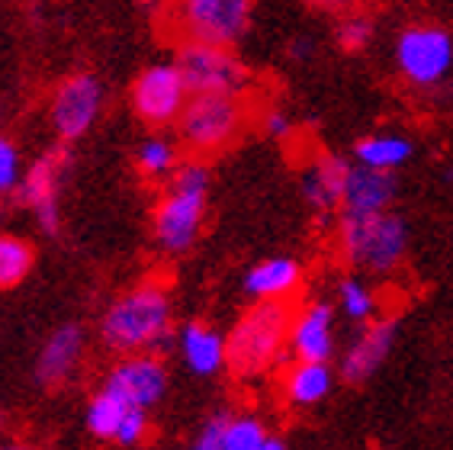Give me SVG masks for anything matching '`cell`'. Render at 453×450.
Returning <instances> with one entry per match:
<instances>
[{"label":"cell","instance_id":"cell-6","mask_svg":"<svg viewBox=\"0 0 453 450\" xmlns=\"http://www.w3.org/2000/svg\"><path fill=\"white\" fill-rule=\"evenodd\" d=\"M254 17V0H177L174 19L187 43H242Z\"/></svg>","mask_w":453,"mask_h":450},{"label":"cell","instance_id":"cell-24","mask_svg":"<svg viewBox=\"0 0 453 450\" xmlns=\"http://www.w3.org/2000/svg\"><path fill=\"white\" fill-rule=\"evenodd\" d=\"M33 270V248L19 235L0 232V290H13Z\"/></svg>","mask_w":453,"mask_h":450},{"label":"cell","instance_id":"cell-31","mask_svg":"<svg viewBox=\"0 0 453 450\" xmlns=\"http://www.w3.org/2000/svg\"><path fill=\"white\" fill-rule=\"evenodd\" d=\"M264 132L273 136V139H287L289 132H293V120L283 110H271L264 116Z\"/></svg>","mask_w":453,"mask_h":450},{"label":"cell","instance_id":"cell-30","mask_svg":"<svg viewBox=\"0 0 453 450\" xmlns=\"http://www.w3.org/2000/svg\"><path fill=\"white\" fill-rule=\"evenodd\" d=\"M228 415L226 412H219V415H212L210 422L203 424L200 434L193 438L190 450H222V428H226Z\"/></svg>","mask_w":453,"mask_h":450},{"label":"cell","instance_id":"cell-23","mask_svg":"<svg viewBox=\"0 0 453 450\" xmlns=\"http://www.w3.org/2000/svg\"><path fill=\"white\" fill-rule=\"evenodd\" d=\"M180 165V151H177V142L167 139V136H149L142 139L139 151H135V167H139L142 177L149 181H161V177H171Z\"/></svg>","mask_w":453,"mask_h":450},{"label":"cell","instance_id":"cell-27","mask_svg":"<svg viewBox=\"0 0 453 450\" xmlns=\"http://www.w3.org/2000/svg\"><path fill=\"white\" fill-rule=\"evenodd\" d=\"M373 43V19L366 13H348L338 23V45L344 52H364Z\"/></svg>","mask_w":453,"mask_h":450},{"label":"cell","instance_id":"cell-13","mask_svg":"<svg viewBox=\"0 0 453 450\" xmlns=\"http://www.w3.org/2000/svg\"><path fill=\"white\" fill-rule=\"evenodd\" d=\"M106 383H113L132 406L155 408L167 392V367L157 354H126L110 370Z\"/></svg>","mask_w":453,"mask_h":450},{"label":"cell","instance_id":"cell-16","mask_svg":"<svg viewBox=\"0 0 453 450\" xmlns=\"http://www.w3.org/2000/svg\"><path fill=\"white\" fill-rule=\"evenodd\" d=\"M348 174L350 161L338 155H322L315 158L312 165L303 171V181H299V193H303L305 206L315 209V213H332L341 209L344 203V187H348Z\"/></svg>","mask_w":453,"mask_h":450},{"label":"cell","instance_id":"cell-35","mask_svg":"<svg viewBox=\"0 0 453 450\" xmlns=\"http://www.w3.org/2000/svg\"><path fill=\"white\" fill-rule=\"evenodd\" d=\"M0 450H35L29 444H19V441H0Z\"/></svg>","mask_w":453,"mask_h":450},{"label":"cell","instance_id":"cell-33","mask_svg":"<svg viewBox=\"0 0 453 450\" xmlns=\"http://www.w3.org/2000/svg\"><path fill=\"white\" fill-rule=\"evenodd\" d=\"M289 55H293L296 61H305L309 55H312V43H309V39H296L293 49H289Z\"/></svg>","mask_w":453,"mask_h":450},{"label":"cell","instance_id":"cell-20","mask_svg":"<svg viewBox=\"0 0 453 450\" xmlns=\"http://www.w3.org/2000/svg\"><path fill=\"white\" fill-rule=\"evenodd\" d=\"M334 390V373L322 361H296V364L287 370V380H283V392L296 408H312L319 402L332 396Z\"/></svg>","mask_w":453,"mask_h":450},{"label":"cell","instance_id":"cell-11","mask_svg":"<svg viewBox=\"0 0 453 450\" xmlns=\"http://www.w3.org/2000/svg\"><path fill=\"white\" fill-rule=\"evenodd\" d=\"M71 158L65 148H55V151H45L33 161V165L23 171V181H19L17 193L19 203L29 206L42 225V232L55 235L61 225V209H58V193L61 181H65V171H68Z\"/></svg>","mask_w":453,"mask_h":450},{"label":"cell","instance_id":"cell-1","mask_svg":"<svg viewBox=\"0 0 453 450\" xmlns=\"http://www.w3.org/2000/svg\"><path fill=\"white\" fill-rule=\"evenodd\" d=\"M100 341L116 354H165L174 347V306L161 283H139L116 296L100 319Z\"/></svg>","mask_w":453,"mask_h":450},{"label":"cell","instance_id":"cell-9","mask_svg":"<svg viewBox=\"0 0 453 450\" xmlns=\"http://www.w3.org/2000/svg\"><path fill=\"white\" fill-rule=\"evenodd\" d=\"M177 65L190 94H232L238 97L248 84V71L228 45L183 43L177 52Z\"/></svg>","mask_w":453,"mask_h":450},{"label":"cell","instance_id":"cell-17","mask_svg":"<svg viewBox=\"0 0 453 450\" xmlns=\"http://www.w3.org/2000/svg\"><path fill=\"white\" fill-rule=\"evenodd\" d=\"M174 347L180 361L187 364V370L196 373V376H216L228 364L226 335L206 325V322H187L174 335Z\"/></svg>","mask_w":453,"mask_h":450},{"label":"cell","instance_id":"cell-26","mask_svg":"<svg viewBox=\"0 0 453 450\" xmlns=\"http://www.w3.org/2000/svg\"><path fill=\"white\" fill-rule=\"evenodd\" d=\"M267 428L257 415H228L222 428V450H261Z\"/></svg>","mask_w":453,"mask_h":450},{"label":"cell","instance_id":"cell-22","mask_svg":"<svg viewBox=\"0 0 453 450\" xmlns=\"http://www.w3.org/2000/svg\"><path fill=\"white\" fill-rule=\"evenodd\" d=\"M132 408L139 406H132L113 383H104L88 406V431L94 434L96 441H116V431H119V424L126 422Z\"/></svg>","mask_w":453,"mask_h":450},{"label":"cell","instance_id":"cell-7","mask_svg":"<svg viewBox=\"0 0 453 450\" xmlns=\"http://www.w3.org/2000/svg\"><path fill=\"white\" fill-rule=\"evenodd\" d=\"M395 65L411 87H437L453 71V35L434 23L405 27L395 39Z\"/></svg>","mask_w":453,"mask_h":450},{"label":"cell","instance_id":"cell-4","mask_svg":"<svg viewBox=\"0 0 453 450\" xmlns=\"http://www.w3.org/2000/svg\"><path fill=\"white\" fill-rule=\"evenodd\" d=\"M338 242L357 270L393 274L409 252V222L393 209L373 216H341Z\"/></svg>","mask_w":453,"mask_h":450},{"label":"cell","instance_id":"cell-29","mask_svg":"<svg viewBox=\"0 0 453 450\" xmlns=\"http://www.w3.org/2000/svg\"><path fill=\"white\" fill-rule=\"evenodd\" d=\"M145 434H149V408H132L126 422L119 424V431H116V441L119 447H135V444L145 441Z\"/></svg>","mask_w":453,"mask_h":450},{"label":"cell","instance_id":"cell-10","mask_svg":"<svg viewBox=\"0 0 453 450\" xmlns=\"http://www.w3.org/2000/svg\"><path fill=\"white\" fill-rule=\"evenodd\" d=\"M104 84L100 78L88 74V71H78L65 78L52 94V104H49V120H52V129L61 142H78L84 139L94 122L100 120L104 112Z\"/></svg>","mask_w":453,"mask_h":450},{"label":"cell","instance_id":"cell-12","mask_svg":"<svg viewBox=\"0 0 453 450\" xmlns=\"http://www.w3.org/2000/svg\"><path fill=\"white\" fill-rule=\"evenodd\" d=\"M395 331H399V322L395 319L366 322L364 331H360V335L348 345V351L341 354V364H338L341 380L354 383V386H360V383L370 380V376L383 367V361L389 357V351H393Z\"/></svg>","mask_w":453,"mask_h":450},{"label":"cell","instance_id":"cell-21","mask_svg":"<svg viewBox=\"0 0 453 450\" xmlns=\"http://www.w3.org/2000/svg\"><path fill=\"white\" fill-rule=\"evenodd\" d=\"M415 155V142L399 132H373L354 145V165L373 167V171H399Z\"/></svg>","mask_w":453,"mask_h":450},{"label":"cell","instance_id":"cell-5","mask_svg":"<svg viewBox=\"0 0 453 450\" xmlns=\"http://www.w3.org/2000/svg\"><path fill=\"white\" fill-rule=\"evenodd\" d=\"M244 126V106L232 94H190L177 132L180 142L196 155H216L235 142Z\"/></svg>","mask_w":453,"mask_h":450},{"label":"cell","instance_id":"cell-18","mask_svg":"<svg viewBox=\"0 0 453 450\" xmlns=\"http://www.w3.org/2000/svg\"><path fill=\"white\" fill-rule=\"evenodd\" d=\"M395 199V174L373 171L364 165H350L348 187H344V216H373L386 213Z\"/></svg>","mask_w":453,"mask_h":450},{"label":"cell","instance_id":"cell-19","mask_svg":"<svg viewBox=\"0 0 453 450\" xmlns=\"http://www.w3.org/2000/svg\"><path fill=\"white\" fill-rule=\"evenodd\" d=\"M303 283V268L299 260L280 254V258L257 260L248 274H244V293L254 303H287Z\"/></svg>","mask_w":453,"mask_h":450},{"label":"cell","instance_id":"cell-2","mask_svg":"<svg viewBox=\"0 0 453 450\" xmlns=\"http://www.w3.org/2000/svg\"><path fill=\"white\" fill-rule=\"evenodd\" d=\"M212 174L203 161H180L171 174V187L155 206L151 232L161 252L183 254L190 252L203 232L206 219V199H210Z\"/></svg>","mask_w":453,"mask_h":450},{"label":"cell","instance_id":"cell-8","mask_svg":"<svg viewBox=\"0 0 453 450\" xmlns=\"http://www.w3.org/2000/svg\"><path fill=\"white\" fill-rule=\"evenodd\" d=\"M187 100H190V87L183 81L177 61H155L132 84V110L155 129L180 120Z\"/></svg>","mask_w":453,"mask_h":450},{"label":"cell","instance_id":"cell-32","mask_svg":"<svg viewBox=\"0 0 453 450\" xmlns=\"http://www.w3.org/2000/svg\"><path fill=\"white\" fill-rule=\"evenodd\" d=\"M309 4L319 10H348V7H354L357 0H309Z\"/></svg>","mask_w":453,"mask_h":450},{"label":"cell","instance_id":"cell-28","mask_svg":"<svg viewBox=\"0 0 453 450\" xmlns=\"http://www.w3.org/2000/svg\"><path fill=\"white\" fill-rule=\"evenodd\" d=\"M23 181V165H19V148L0 136V193H13Z\"/></svg>","mask_w":453,"mask_h":450},{"label":"cell","instance_id":"cell-34","mask_svg":"<svg viewBox=\"0 0 453 450\" xmlns=\"http://www.w3.org/2000/svg\"><path fill=\"white\" fill-rule=\"evenodd\" d=\"M261 450H289L287 444L280 441V438H273V434H267V438H264V444H261Z\"/></svg>","mask_w":453,"mask_h":450},{"label":"cell","instance_id":"cell-25","mask_svg":"<svg viewBox=\"0 0 453 450\" xmlns=\"http://www.w3.org/2000/svg\"><path fill=\"white\" fill-rule=\"evenodd\" d=\"M338 309L348 315L350 322L366 325L376 319L380 312V296L373 293V286L360 277H344L338 283Z\"/></svg>","mask_w":453,"mask_h":450},{"label":"cell","instance_id":"cell-15","mask_svg":"<svg viewBox=\"0 0 453 450\" xmlns=\"http://www.w3.org/2000/svg\"><path fill=\"white\" fill-rule=\"evenodd\" d=\"M84 329L68 322L49 335V341L42 345L39 357H35V383L45 390L65 386V383L78 373L81 361H84Z\"/></svg>","mask_w":453,"mask_h":450},{"label":"cell","instance_id":"cell-3","mask_svg":"<svg viewBox=\"0 0 453 450\" xmlns=\"http://www.w3.org/2000/svg\"><path fill=\"white\" fill-rule=\"evenodd\" d=\"M289 322L293 312L287 309V303H254L226 338L228 367L238 376H257L271 370L287 351Z\"/></svg>","mask_w":453,"mask_h":450},{"label":"cell","instance_id":"cell-14","mask_svg":"<svg viewBox=\"0 0 453 450\" xmlns=\"http://www.w3.org/2000/svg\"><path fill=\"white\" fill-rule=\"evenodd\" d=\"M289 354L296 361H322L328 364L334 357V309L332 303H315L305 306L299 315L289 322Z\"/></svg>","mask_w":453,"mask_h":450}]
</instances>
